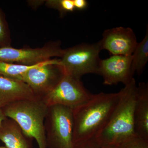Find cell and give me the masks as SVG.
Returning a JSON list of instances; mask_svg holds the SVG:
<instances>
[{"instance_id": "1", "label": "cell", "mask_w": 148, "mask_h": 148, "mask_svg": "<svg viewBox=\"0 0 148 148\" xmlns=\"http://www.w3.org/2000/svg\"><path fill=\"white\" fill-rule=\"evenodd\" d=\"M121 95V90L92 94L87 102L73 109L75 146L95 139L108 124Z\"/></svg>"}, {"instance_id": "2", "label": "cell", "mask_w": 148, "mask_h": 148, "mask_svg": "<svg viewBox=\"0 0 148 148\" xmlns=\"http://www.w3.org/2000/svg\"><path fill=\"white\" fill-rule=\"evenodd\" d=\"M121 95L110 119L93 140L100 147L117 146L135 135L134 115L138 86L133 78L121 90Z\"/></svg>"}, {"instance_id": "3", "label": "cell", "mask_w": 148, "mask_h": 148, "mask_svg": "<svg viewBox=\"0 0 148 148\" xmlns=\"http://www.w3.org/2000/svg\"><path fill=\"white\" fill-rule=\"evenodd\" d=\"M2 109L7 117L15 121L27 136L36 140L39 148H47L44 122L48 107L41 99L22 100Z\"/></svg>"}, {"instance_id": "4", "label": "cell", "mask_w": 148, "mask_h": 148, "mask_svg": "<svg viewBox=\"0 0 148 148\" xmlns=\"http://www.w3.org/2000/svg\"><path fill=\"white\" fill-rule=\"evenodd\" d=\"M44 125L47 148H75L73 109L58 105L49 107Z\"/></svg>"}, {"instance_id": "5", "label": "cell", "mask_w": 148, "mask_h": 148, "mask_svg": "<svg viewBox=\"0 0 148 148\" xmlns=\"http://www.w3.org/2000/svg\"><path fill=\"white\" fill-rule=\"evenodd\" d=\"M101 49L99 42L82 43L64 49L60 59L66 75L81 79L86 74H99Z\"/></svg>"}, {"instance_id": "6", "label": "cell", "mask_w": 148, "mask_h": 148, "mask_svg": "<svg viewBox=\"0 0 148 148\" xmlns=\"http://www.w3.org/2000/svg\"><path fill=\"white\" fill-rule=\"evenodd\" d=\"M65 75L60 59L54 58L29 69L21 75L20 81L29 85L36 98L42 99L53 90Z\"/></svg>"}, {"instance_id": "7", "label": "cell", "mask_w": 148, "mask_h": 148, "mask_svg": "<svg viewBox=\"0 0 148 148\" xmlns=\"http://www.w3.org/2000/svg\"><path fill=\"white\" fill-rule=\"evenodd\" d=\"M92 95L84 87L81 79L66 74L41 100L48 107L58 105L73 109L87 102Z\"/></svg>"}, {"instance_id": "8", "label": "cell", "mask_w": 148, "mask_h": 148, "mask_svg": "<svg viewBox=\"0 0 148 148\" xmlns=\"http://www.w3.org/2000/svg\"><path fill=\"white\" fill-rule=\"evenodd\" d=\"M59 41L48 43L42 47L16 49L10 47L0 48V61L25 66H34L51 59L61 58L64 52Z\"/></svg>"}, {"instance_id": "9", "label": "cell", "mask_w": 148, "mask_h": 148, "mask_svg": "<svg viewBox=\"0 0 148 148\" xmlns=\"http://www.w3.org/2000/svg\"><path fill=\"white\" fill-rule=\"evenodd\" d=\"M98 42L101 50H108L112 55L122 56L132 55L138 43L131 28L121 27L105 30Z\"/></svg>"}, {"instance_id": "10", "label": "cell", "mask_w": 148, "mask_h": 148, "mask_svg": "<svg viewBox=\"0 0 148 148\" xmlns=\"http://www.w3.org/2000/svg\"><path fill=\"white\" fill-rule=\"evenodd\" d=\"M132 55H112L100 61L99 74L103 77V83L112 85L130 82L134 75L132 71Z\"/></svg>"}, {"instance_id": "11", "label": "cell", "mask_w": 148, "mask_h": 148, "mask_svg": "<svg viewBox=\"0 0 148 148\" xmlns=\"http://www.w3.org/2000/svg\"><path fill=\"white\" fill-rule=\"evenodd\" d=\"M37 98L28 84L0 75V108L17 101Z\"/></svg>"}, {"instance_id": "12", "label": "cell", "mask_w": 148, "mask_h": 148, "mask_svg": "<svg viewBox=\"0 0 148 148\" xmlns=\"http://www.w3.org/2000/svg\"><path fill=\"white\" fill-rule=\"evenodd\" d=\"M33 140L11 119L7 118L0 125V140L7 148H32Z\"/></svg>"}, {"instance_id": "13", "label": "cell", "mask_w": 148, "mask_h": 148, "mask_svg": "<svg viewBox=\"0 0 148 148\" xmlns=\"http://www.w3.org/2000/svg\"><path fill=\"white\" fill-rule=\"evenodd\" d=\"M135 135L148 140V84L140 83L138 86L134 115Z\"/></svg>"}, {"instance_id": "14", "label": "cell", "mask_w": 148, "mask_h": 148, "mask_svg": "<svg viewBox=\"0 0 148 148\" xmlns=\"http://www.w3.org/2000/svg\"><path fill=\"white\" fill-rule=\"evenodd\" d=\"M145 36L142 41L138 43L132 54V71L140 75L144 71L148 61V29L147 27Z\"/></svg>"}, {"instance_id": "15", "label": "cell", "mask_w": 148, "mask_h": 148, "mask_svg": "<svg viewBox=\"0 0 148 148\" xmlns=\"http://www.w3.org/2000/svg\"><path fill=\"white\" fill-rule=\"evenodd\" d=\"M36 65L25 66L0 61V75L12 79L20 81L21 75Z\"/></svg>"}, {"instance_id": "16", "label": "cell", "mask_w": 148, "mask_h": 148, "mask_svg": "<svg viewBox=\"0 0 148 148\" xmlns=\"http://www.w3.org/2000/svg\"><path fill=\"white\" fill-rule=\"evenodd\" d=\"M11 38L5 15L0 7V48L10 47Z\"/></svg>"}, {"instance_id": "17", "label": "cell", "mask_w": 148, "mask_h": 148, "mask_svg": "<svg viewBox=\"0 0 148 148\" xmlns=\"http://www.w3.org/2000/svg\"><path fill=\"white\" fill-rule=\"evenodd\" d=\"M45 3L48 7L58 10L61 16L75 10L73 0H47Z\"/></svg>"}, {"instance_id": "18", "label": "cell", "mask_w": 148, "mask_h": 148, "mask_svg": "<svg viewBox=\"0 0 148 148\" xmlns=\"http://www.w3.org/2000/svg\"><path fill=\"white\" fill-rule=\"evenodd\" d=\"M116 147L117 148H148V140L135 135Z\"/></svg>"}, {"instance_id": "19", "label": "cell", "mask_w": 148, "mask_h": 148, "mask_svg": "<svg viewBox=\"0 0 148 148\" xmlns=\"http://www.w3.org/2000/svg\"><path fill=\"white\" fill-rule=\"evenodd\" d=\"M75 9L83 10L87 8L88 2L86 0H73Z\"/></svg>"}, {"instance_id": "20", "label": "cell", "mask_w": 148, "mask_h": 148, "mask_svg": "<svg viewBox=\"0 0 148 148\" xmlns=\"http://www.w3.org/2000/svg\"><path fill=\"white\" fill-rule=\"evenodd\" d=\"M75 148H102L93 140L88 141L86 143L75 146Z\"/></svg>"}, {"instance_id": "21", "label": "cell", "mask_w": 148, "mask_h": 148, "mask_svg": "<svg viewBox=\"0 0 148 148\" xmlns=\"http://www.w3.org/2000/svg\"><path fill=\"white\" fill-rule=\"evenodd\" d=\"M45 2V1L44 0H31L27 1L28 5L34 9L38 8L39 7L42 5Z\"/></svg>"}, {"instance_id": "22", "label": "cell", "mask_w": 148, "mask_h": 148, "mask_svg": "<svg viewBox=\"0 0 148 148\" xmlns=\"http://www.w3.org/2000/svg\"><path fill=\"white\" fill-rule=\"evenodd\" d=\"M7 118V117L5 116L3 112L2 109L0 108V125H1L2 122L4 120H5Z\"/></svg>"}, {"instance_id": "23", "label": "cell", "mask_w": 148, "mask_h": 148, "mask_svg": "<svg viewBox=\"0 0 148 148\" xmlns=\"http://www.w3.org/2000/svg\"><path fill=\"white\" fill-rule=\"evenodd\" d=\"M102 148H117L116 146H103L101 147Z\"/></svg>"}, {"instance_id": "24", "label": "cell", "mask_w": 148, "mask_h": 148, "mask_svg": "<svg viewBox=\"0 0 148 148\" xmlns=\"http://www.w3.org/2000/svg\"><path fill=\"white\" fill-rule=\"evenodd\" d=\"M0 148H7L5 146H0Z\"/></svg>"}]
</instances>
